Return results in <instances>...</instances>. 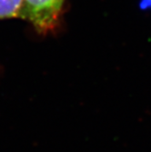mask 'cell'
<instances>
[{
  "label": "cell",
  "mask_w": 151,
  "mask_h": 152,
  "mask_svg": "<svg viewBox=\"0 0 151 152\" xmlns=\"http://www.w3.org/2000/svg\"><path fill=\"white\" fill-rule=\"evenodd\" d=\"M66 0H24L22 19L28 22L40 35L57 31Z\"/></svg>",
  "instance_id": "1"
},
{
  "label": "cell",
  "mask_w": 151,
  "mask_h": 152,
  "mask_svg": "<svg viewBox=\"0 0 151 152\" xmlns=\"http://www.w3.org/2000/svg\"><path fill=\"white\" fill-rule=\"evenodd\" d=\"M24 0H0V20L22 19Z\"/></svg>",
  "instance_id": "2"
},
{
  "label": "cell",
  "mask_w": 151,
  "mask_h": 152,
  "mask_svg": "<svg viewBox=\"0 0 151 152\" xmlns=\"http://www.w3.org/2000/svg\"><path fill=\"white\" fill-rule=\"evenodd\" d=\"M140 7L142 9H149V8H151V0H141Z\"/></svg>",
  "instance_id": "3"
}]
</instances>
